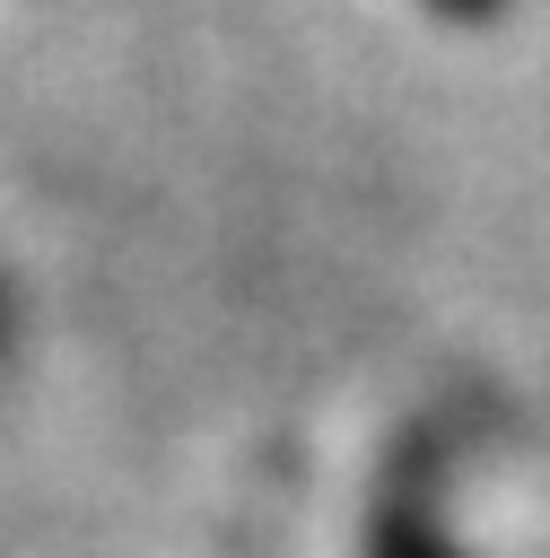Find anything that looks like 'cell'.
<instances>
[{
  "label": "cell",
  "mask_w": 550,
  "mask_h": 558,
  "mask_svg": "<svg viewBox=\"0 0 550 558\" xmlns=\"http://www.w3.org/2000/svg\"><path fill=\"white\" fill-rule=\"evenodd\" d=\"M437 9H445V17H489L498 0H437Z\"/></svg>",
  "instance_id": "obj_1"
}]
</instances>
